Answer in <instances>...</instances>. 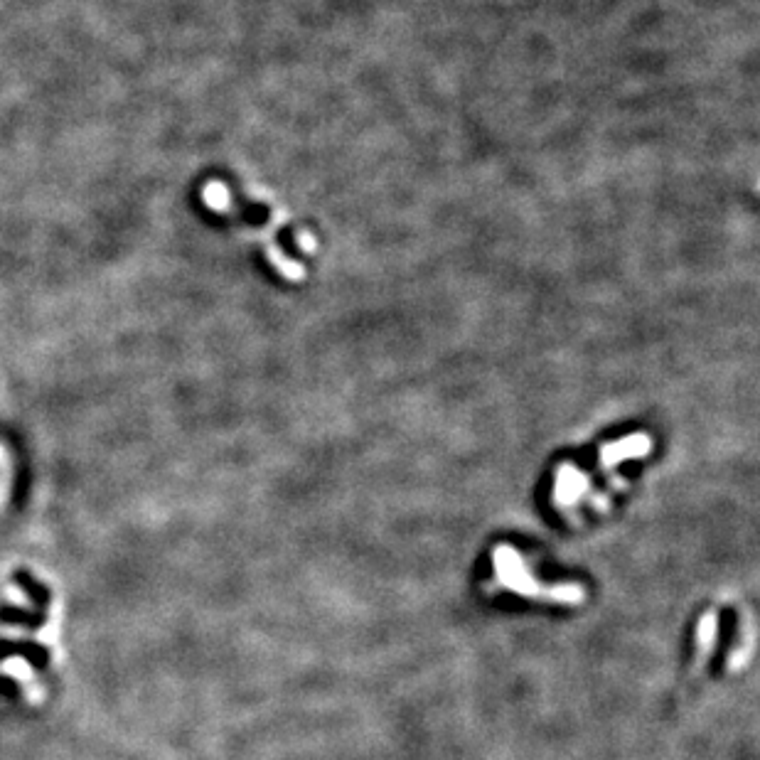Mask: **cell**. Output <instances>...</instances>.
Returning <instances> with one entry per match:
<instances>
[{
  "label": "cell",
  "instance_id": "1",
  "mask_svg": "<svg viewBox=\"0 0 760 760\" xmlns=\"http://www.w3.org/2000/svg\"><path fill=\"white\" fill-rule=\"evenodd\" d=\"M492 561H495V574H497V586H502V591H515L522 593V596L529 598H539V601H554V603H581L586 601V591H583L578 583H554V586H547V583L534 581V576L529 574L527 566H524L522 556L517 554L515 549L507 547V544H500L492 554Z\"/></svg>",
  "mask_w": 760,
  "mask_h": 760
}]
</instances>
